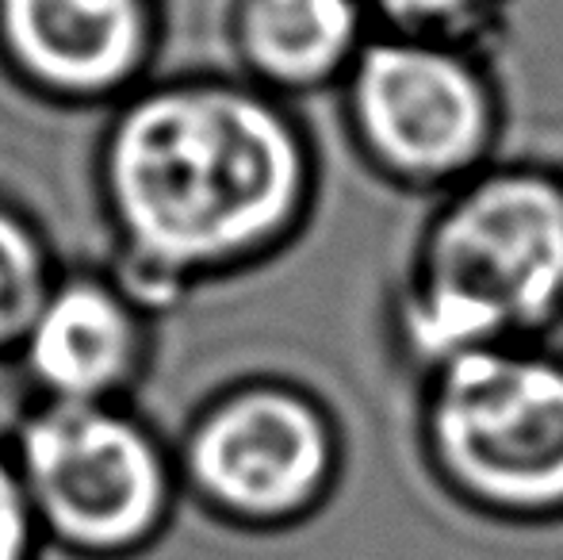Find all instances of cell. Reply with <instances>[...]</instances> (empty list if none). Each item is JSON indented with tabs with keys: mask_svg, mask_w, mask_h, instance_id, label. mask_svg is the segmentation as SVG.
<instances>
[{
	"mask_svg": "<svg viewBox=\"0 0 563 560\" xmlns=\"http://www.w3.org/2000/svg\"><path fill=\"white\" fill-rule=\"evenodd\" d=\"M35 534L38 523L20 472H15V461L0 457V560H31Z\"/></svg>",
	"mask_w": 563,
	"mask_h": 560,
	"instance_id": "12",
	"label": "cell"
},
{
	"mask_svg": "<svg viewBox=\"0 0 563 560\" xmlns=\"http://www.w3.org/2000/svg\"><path fill=\"white\" fill-rule=\"evenodd\" d=\"M100 180L142 270L188 281L288 239L311 204L314 157L280 97L245 77H177L119 105Z\"/></svg>",
	"mask_w": 563,
	"mask_h": 560,
	"instance_id": "1",
	"label": "cell"
},
{
	"mask_svg": "<svg viewBox=\"0 0 563 560\" xmlns=\"http://www.w3.org/2000/svg\"><path fill=\"white\" fill-rule=\"evenodd\" d=\"M368 0H234L230 46L245 81L273 97L341 89L376 35Z\"/></svg>",
	"mask_w": 563,
	"mask_h": 560,
	"instance_id": "9",
	"label": "cell"
},
{
	"mask_svg": "<svg viewBox=\"0 0 563 560\" xmlns=\"http://www.w3.org/2000/svg\"><path fill=\"white\" fill-rule=\"evenodd\" d=\"M338 433L311 396L253 384L216 399L188 438V476L208 503L250 526L303 518L330 492Z\"/></svg>",
	"mask_w": 563,
	"mask_h": 560,
	"instance_id": "6",
	"label": "cell"
},
{
	"mask_svg": "<svg viewBox=\"0 0 563 560\" xmlns=\"http://www.w3.org/2000/svg\"><path fill=\"white\" fill-rule=\"evenodd\" d=\"M51 288V262L35 227L0 208V350L23 345Z\"/></svg>",
	"mask_w": 563,
	"mask_h": 560,
	"instance_id": "10",
	"label": "cell"
},
{
	"mask_svg": "<svg viewBox=\"0 0 563 560\" xmlns=\"http://www.w3.org/2000/svg\"><path fill=\"white\" fill-rule=\"evenodd\" d=\"M157 35V0H0V66L58 105L126 100Z\"/></svg>",
	"mask_w": 563,
	"mask_h": 560,
	"instance_id": "7",
	"label": "cell"
},
{
	"mask_svg": "<svg viewBox=\"0 0 563 560\" xmlns=\"http://www.w3.org/2000/svg\"><path fill=\"white\" fill-rule=\"evenodd\" d=\"M563 319V173L490 165L452 188L399 304L426 373L472 350L537 342Z\"/></svg>",
	"mask_w": 563,
	"mask_h": 560,
	"instance_id": "2",
	"label": "cell"
},
{
	"mask_svg": "<svg viewBox=\"0 0 563 560\" xmlns=\"http://www.w3.org/2000/svg\"><path fill=\"white\" fill-rule=\"evenodd\" d=\"M20 350L27 373L58 404H115L142 361L139 307L97 277H66Z\"/></svg>",
	"mask_w": 563,
	"mask_h": 560,
	"instance_id": "8",
	"label": "cell"
},
{
	"mask_svg": "<svg viewBox=\"0 0 563 560\" xmlns=\"http://www.w3.org/2000/svg\"><path fill=\"white\" fill-rule=\"evenodd\" d=\"M368 4L379 28L479 46V39L495 28L506 0H368Z\"/></svg>",
	"mask_w": 563,
	"mask_h": 560,
	"instance_id": "11",
	"label": "cell"
},
{
	"mask_svg": "<svg viewBox=\"0 0 563 560\" xmlns=\"http://www.w3.org/2000/svg\"><path fill=\"white\" fill-rule=\"evenodd\" d=\"M356 150L402 188L452 193L490 169L503 97L479 46L376 28L341 81Z\"/></svg>",
	"mask_w": 563,
	"mask_h": 560,
	"instance_id": "4",
	"label": "cell"
},
{
	"mask_svg": "<svg viewBox=\"0 0 563 560\" xmlns=\"http://www.w3.org/2000/svg\"><path fill=\"white\" fill-rule=\"evenodd\" d=\"M15 472L35 523L89 557L142 549L173 499L157 438L115 404L46 399L23 422Z\"/></svg>",
	"mask_w": 563,
	"mask_h": 560,
	"instance_id": "5",
	"label": "cell"
},
{
	"mask_svg": "<svg viewBox=\"0 0 563 560\" xmlns=\"http://www.w3.org/2000/svg\"><path fill=\"white\" fill-rule=\"evenodd\" d=\"M426 449L467 507L510 523L563 518V358L503 342L433 369Z\"/></svg>",
	"mask_w": 563,
	"mask_h": 560,
	"instance_id": "3",
	"label": "cell"
}]
</instances>
